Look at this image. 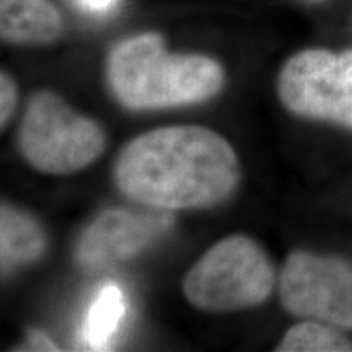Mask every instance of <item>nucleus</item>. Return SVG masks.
<instances>
[{
	"instance_id": "obj_1",
	"label": "nucleus",
	"mask_w": 352,
	"mask_h": 352,
	"mask_svg": "<svg viewBox=\"0 0 352 352\" xmlns=\"http://www.w3.org/2000/svg\"><path fill=\"white\" fill-rule=\"evenodd\" d=\"M240 178L239 158L222 135L201 126H170L127 142L114 182L129 199L153 209L212 208Z\"/></svg>"
},
{
	"instance_id": "obj_4",
	"label": "nucleus",
	"mask_w": 352,
	"mask_h": 352,
	"mask_svg": "<svg viewBox=\"0 0 352 352\" xmlns=\"http://www.w3.org/2000/svg\"><path fill=\"white\" fill-rule=\"evenodd\" d=\"M274 285V267L263 248L236 235L215 243L189 270L183 292L192 307L230 311L259 305Z\"/></svg>"
},
{
	"instance_id": "obj_7",
	"label": "nucleus",
	"mask_w": 352,
	"mask_h": 352,
	"mask_svg": "<svg viewBox=\"0 0 352 352\" xmlns=\"http://www.w3.org/2000/svg\"><path fill=\"white\" fill-rule=\"evenodd\" d=\"M170 210L138 212L107 209L96 215L78 239L77 259L87 267H107L138 256L173 227Z\"/></svg>"
},
{
	"instance_id": "obj_12",
	"label": "nucleus",
	"mask_w": 352,
	"mask_h": 352,
	"mask_svg": "<svg viewBox=\"0 0 352 352\" xmlns=\"http://www.w3.org/2000/svg\"><path fill=\"white\" fill-rule=\"evenodd\" d=\"M19 101V90L16 83L10 76L0 70V129L7 124Z\"/></svg>"
},
{
	"instance_id": "obj_15",
	"label": "nucleus",
	"mask_w": 352,
	"mask_h": 352,
	"mask_svg": "<svg viewBox=\"0 0 352 352\" xmlns=\"http://www.w3.org/2000/svg\"><path fill=\"white\" fill-rule=\"evenodd\" d=\"M303 2H310V3H318V2H323V0H303Z\"/></svg>"
},
{
	"instance_id": "obj_5",
	"label": "nucleus",
	"mask_w": 352,
	"mask_h": 352,
	"mask_svg": "<svg viewBox=\"0 0 352 352\" xmlns=\"http://www.w3.org/2000/svg\"><path fill=\"white\" fill-rule=\"evenodd\" d=\"M277 88L284 107L298 116L352 127V51L298 52L284 65Z\"/></svg>"
},
{
	"instance_id": "obj_13",
	"label": "nucleus",
	"mask_w": 352,
	"mask_h": 352,
	"mask_svg": "<svg viewBox=\"0 0 352 352\" xmlns=\"http://www.w3.org/2000/svg\"><path fill=\"white\" fill-rule=\"evenodd\" d=\"M26 349L30 351H59V347L54 341L51 340L44 331H39V329H32L28 333V338H26Z\"/></svg>"
},
{
	"instance_id": "obj_8",
	"label": "nucleus",
	"mask_w": 352,
	"mask_h": 352,
	"mask_svg": "<svg viewBox=\"0 0 352 352\" xmlns=\"http://www.w3.org/2000/svg\"><path fill=\"white\" fill-rule=\"evenodd\" d=\"M64 33V20L50 0H0V39L50 44Z\"/></svg>"
},
{
	"instance_id": "obj_9",
	"label": "nucleus",
	"mask_w": 352,
	"mask_h": 352,
	"mask_svg": "<svg viewBox=\"0 0 352 352\" xmlns=\"http://www.w3.org/2000/svg\"><path fill=\"white\" fill-rule=\"evenodd\" d=\"M47 239L32 215L0 202V267L13 270L38 261Z\"/></svg>"
},
{
	"instance_id": "obj_2",
	"label": "nucleus",
	"mask_w": 352,
	"mask_h": 352,
	"mask_svg": "<svg viewBox=\"0 0 352 352\" xmlns=\"http://www.w3.org/2000/svg\"><path fill=\"white\" fill-rule=\"evenodd\" d=\"M108 83L122 107L147 111L212 98L223 85V70L210 57L170 54L158 34L145 33L113 47Z\"/></svg>"
},
{
	"instance_id": "obj_11",
	"label": "nucleus",
	"mask_w": 352,
	"mask_h": 352,
	"mask_svg": "<svg viewBox=\"0 0 352 352\" xmlns=\"http://www.w3.org/2000/svg\"><path fill=\"white\" fill-rule=\"evenodd\" d=\"M277 351L283 352H347L352 342L324 324L305 321L290 328Z\"/></svg>"
},
{
	"instance_id": "obj_14",
	"label": "nucleus",
	"mask_w": 352,
	"mask_h": 352,
	"mask_svg": "<svg viewBox=\"0 0 352 352\" xmlns=\"http://www.w3.org/2000/svg\"><path fill=\"white\" fill-rule=\"evenodd\" d=\"M82 2L91 12H107L116 0H82Z\"/></svg>"
},
{
	"instance_id": "obj_10",
	"label": "nucleus",
	"mask_w": 352,
	"mask_h": 352,
	"mask_svg": "<svg viewBox=\"0 0 352 352\" xmlns=\"http://www.w3.org/2000/svg\"><path fill=\"white\" fill-rule=\"evenodd\" d=\"M124 314L126 302L122 290L116 284H107L100 290L87 314L83 334L90 349H108Z\"/></svg>"
},
{
	"instance_id": "obj_3",
	"label": "nucleus",
	"mask_w": 352,
	"mask_h": 352,
	"mask_svg": "<svg viewBox=\"0 0 352 352\" xmlns=\"http://www.w3.org/2000/svg\"><path fill=\"white\" fill-rule=\"evenodd\" d=\"M19 145L34 170L72 175L103 153L107 138L98 122L74 111L59 95L38 91L26 107Z\"/></svg>"
},
{
	"instance_id": "obj_6",
	"label": "nucleus",
	"mask_w": 352,
	"mask_h": 352,
	"mask_svg": "<svg viewBox=\"0 0 352 352\" xmlns=\"http://www.w3.org/2000/svg\"><path fill=\"white\" fill-rule=\"evenodd\" d=\"M280 300L290 314L352 329V267L336 258L292 253L280 279Z\"/></svg>"
}]
</instances>
